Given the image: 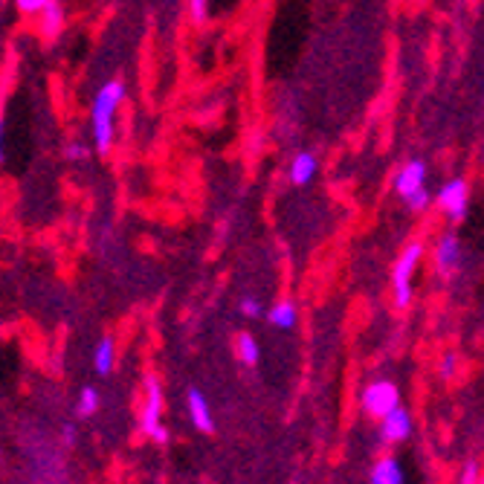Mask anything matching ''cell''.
Listing matches in <instances>:
<instances>
[{
	"instance_id": "cell-6",
	"label": "cell",
	"mask_w": 484,
	"mask_h": 484,
	"mask_svg": "<svg viewBox=\"0 0 484 484\" xmlns=\"http://www.w3.org/2000/svg\"><path fill=\"white\" fill-rule=\"evenodd\" d=\"M412 435V415L398 406L380 421V441L383 444H403Z\"/></svg>"
},
{
	"instance_id": "cell-18",
	"label": "cell",
	"mask_w": 484,
	"mask_h": 484,
	"mask_svg": "<svg viewBox=\"0 0 484 484\" xmlns=\"http://www.w3.org/2000/svg\"><path fill=\"white\" fill-rule=\"evenodd\" d=\"M438 374H441V380H453L456 374H458V354H444L441 362H438Z\"/></svg>"
},
{
	"instance_id": "cell-11",
	"label": "cell",
	"mask_w": 484,
	"mask_h": 484,
	"mask_svg": "<svg viewBox=\"0 0 484 484\" xmlns=\"http://www.w3.org/2000/svg\"><path fill=\"white\" fill-rule=\"evenodd\" d=\"M406 476L401 470V461L392 458V456H383L380 461H374V467L369 472V481L371 484H401Z\"/></svg>"
},
{
	"instance_id": "cell-5",
	"label": "cell",
	"mask_w": 484,
	"mask_h": 484,
	"mask_svg": "<svg viewBox=\"0 0 484 484\" xmlns=\"http://www.w3.org/2000/svg\"><path fill=\"white\" fill-rule=\"evenodd\" d=\"M160 415H163V389H160L157 377H148L146 380V403H142V409H139V429L148 438L163 426Z\"/></svg>"
},
{
	"instance_id": "cell-3",
	"label": "cell",
	"mask_w": 484,
	"mask_h": 484,
	"mask_svg": "<svg viewBox=\"0 0 484 484\" xmlns=\"http://www.w3.org/2000/svg\"><path fill=\"white\" fill-rule=\"evenodd\" d=\"M360 403H362V412H366L369 417L383 421L392 409H398L401 406V392L392 380H371L369 386L362 389Z\"/></svg>"
},
{
	"instance_id": "cell-22",
	"label": "cell",
	"mask_w": 484,
	"mask_h": 484,
	"mask_svg": "<svg viewBox=\"0 0 484 484\" xmlns=\"http://www.w3.org/2000/svg\"><path fill=\"white\" fill-rule=\"evenodd\" d=\"M47 4H52V0H15L18 12H24V15H38Z\"/></svg>"
},
{
	"instance_id": "cell-19",
	"label": "cell",
	"mask_w": 484,
	"mask_h": 484,
	"mask_svg": "<svg viewBox=\"0 0 484 484\" xmlns=\"http://www.w3.org/2000/svg\"><path fill=\"white\" fill-rule=\"evenodd\" d=\"M91 157V148L84 146V142H70V146H64V160L67 163H82Z\"/></svg>"
},
{
	"instance_id": "cell-13",
	"label": "cell",
	"mask_w": 484,
	"mask_h": 484,
	"mask_svg": "<svg viewBox=\"0 0 484 484\" xmlns=\"http://www.w3.org/2000/svg\"><path fill=\"white\" fill-rule=\"evenodd\" d=\"M267 322L273 328H282V331H290V328L299 322V307H296V302H290V299H282L267 311Z\"/></svg>"
},
{
	"instance_id": "cell-24",
	"label": "cell",
	"mask_w": 484,
	"mask_h": 484,
	"mask_svg": "<svg viewBox=\"0 0 484 484\" xmlns=\"http://www.w3.org/2000/svg\"><path fill=\"white\" fill-rule=\"evenodd\" d=\"M75 438H79V432H75V426H73V424L64 426V432H61V441H64V447H75Z\"/></svg>"
},
{
	"instance_id": "cell-16",
	"label": "cell",
	"mask_w": 484,
	"mask_h": 484,
	"mask_svg": "<svg viewBox=\"0 0 484 484\" xmlns=\"http://www.w3.org/2000/svg\"><path fill=\"white\" fill-rule=\"evenodd\" d=\"M96 409H99V392H96L93 386L82 389V394H79V406H75V412H79V417H91V415H96Z\"/></svg>"
},
{
	"instance_id": "cell-17",
	"label": "cell",
	"mask_w": 484,
	"mask_h": 484,
	"mask_svg": "<svg viewBox=\"0 0 484 484\" xmlns=\"http://www.w3.org/2000/svg\"><path fill=\"white\" fill-rule=\"evenodd\" d=\"M429 203H432V192H429L426 186H424V189H417V192H412L409 197H406V206H409L412 212H426Z\"/></svg>"
},
{
	"instance_id": "cell-10",
	"label": "cell",
	"mask_w": 484,
	"mask_h": 484,
	"mask_svg": "<svg viewBox=\"0 0 484 484\" xmlns=\"http://www.w3.org/2000/svg\"><path fill=\"white\" fill-rule=\"evenodd\" d=\"M186 403H189L192 424L201 429V432H212L215 421H212V412H209V401L203 398V392L201 389H189V394H186Z\"/></svg>"
},
{
	"instance_id": "cell-14",
	"label": "cell",
	"mask_w": 484,
	"mask_h": 484,
	"mask_svg": "<svg viewBox=\"0 0 484 484\" xmlns=\"http://www.w3.org/2000/svg\"><path fill=\"white\" fill-rule=\"evenodd\" d=\"M114 362H116V345H114V337L99 339L96 354H93V369H96L99 374H111Z\"/></svg>"
},
{
	"instance_id": "cell-21",
	"label": "cell",
	"mask_w": 484,
	"mask_h": 484,
	"mask_svg": "<svg viewBox=\"0 0 484 484\" xmlns=\"http://www.w3.org/2000/svg\"><path fill=\"white\" fill-rule=\"evenodd\" d=\"M238 311H241V316H247V319H258L264 313L261 311V302L252 299V296H244V299L238 302Z\"/></svg>"
},
{
	"instance_id": "cell-4",
	"label": "cell",
	"mask_w": 484,
	"mask_h": 484,
	"mask_svg": "<svg viewBox=\"0 0 484 484\" xmlns=\"http://www.w3.org/2000/svg\"><path fill=\"white\" fill-rule=\"evenodd\" d=\"M438 206H441V212L449 218V221H461V218L467 215V206H470V189L467 183L456 178L441 186V192H438Z\"/></svg>"
},
{
	"instance_id": "cell-2",
	"label": "cell",
	"mask_w": 484,
	"mask_h": 484,
	"mask_svg": "<svg viewBox=\"0 0 484 484\" xmlns=\"http://www.w3.org/2000/svg\"><path fill=\"white\" fill-rule=\"evenodd\" d=\"M424 250H426L424 241H412L392 267V290H394V307H398V311L412 305V276L424 258Z\"/></svg>"
},
{
	"instance_id": "cell-25",
	"label": "cell",
	"mask_w": 484,
	"mask_h": 484,
	"mask_svg": "<svg viewBox=\"0 0 484 484\" xmlns=\"http://www.w3.org/2000/svg\"><path fill=\"white\" fill-rule=\"evenodd\" d=\"M151 441H157V444H169V429H166V426H160L157 432L151 435Z\"/></svg>"
},
{
	"instance_id": "cell-8",
	"label": "cell",
	"mask_w": 484,
	"mask_h": 484,
	"mask_svg": "<svg viewBox=\"0 0 484 484\" xmlns=\"http://www.w3.org/2000/svg\"><path fill=\"white\" fill-rule=\"evenodd\" d=\"M458 261H461V241L453 233L438 238V244H435V270L441 273V276H449V273L458 267Z\"/></svg>"
},
{
	"instance_id": "cell-1",
	"label": "cell",
	"mask_w": 484,
	"mask_h": 484,
	"mask_svg": "<svg viewBox=\"0 0 484 484\" xmlns=\"http://www.w3.org/2000/svg\"><path fill=\"white\" fill-rule=\"evenodd\" d=\"M123 99H125L123 82H107L93 99L91 123H93V142H96L99 154H111V148H114V119H116L119 105H123Z\"/></svg>"
},
{
	"instance_id": "cell-12",
	"label": "cell",
	"mask_w": 484,
	"mask_h": 484,
	"mask_svg": "<svg viewBox=\"0 0 484 484\" xmlns=\"http://www.w3.org/2000/svg\"><path fill=\"white\" fill-rule=\"evenodd\" d=\"M316 169H319V163H316L313 154L311 151H299L290 163V183L293 186H307L316 178Z\"/></svg>"
},
{
	"instance_id": "cell-20",
	"label": "cell",
	"mask_w": 484,
	"mask_h": 484,
	"mask_svg": "<svg viewBox=\"0 0 484 484\" xmlns=\"http://www.w3.org/2000/svg\"><path fill=\"white\" fill-rule=\"evenodd\" d=\"M479 479H481L479 461H464V464H461V472H458V481L461 484H476Z\"/></svg>"
},
{
	"instance_id": "cell-26",
	"label": "cell",
	"mask_w": 484,
	"mask_h": 484,
	"mask_svg": "<svg viewBox=\"0 0 484 484\" xmlns=\"http://www.w3.org/2000/svg\"><path fill=\"white\" fill-rule=\"evenodd\" d=\"M481 163H484V151H481Z\"/></svg>"
},
{
	"instance_id": "cell-15",
	"label": "cell",
	"mask_w": 484,
	"mask_h": 484,
	"mask_svg": "<svg viewBox=\"0 0 484 484\" xmlns=\"http://www.w3.org/2000/svg\"><path fill=\"white\" fill-rule=\"evenodd\" d=\"M235 354H238V360L244 362L247 369H252V366H258V357H261V351H258V343H256V337L252 334H241L238 339H235Z\"/></svg>"
},
{
	"instance_id": "cell-7",
	"label": "cell",
	"mask_w": 484,
	"mask_h": 484,
	"mask_svg": "<svg viewBox=\"0 0 484 484\" xmlns=\"http://www.w3.org/2000/svg\"><path fill=\"white\" fill-rule=\"evenodd\" d=\"M424 183H426V166L421 160H409L398 174H394V192H398L403 201L412 192L424 189Z\"/></svg>"
},
{
	"instance_id": "cell-23",
	"label": "cell",
	"mask_w": 484,
	"mask_h": 484,
	"mask_svg": "<svg viewBox=\"0 0 484 484\" xmlns=\"http://www.w3.org/2000/svg\"><path fill=\"white\" fill-rule=\"evenodd\" d=\"M209 0H189V15L194 24H206V18H209V9H206Z\"/></svg>"
},
{
	"instance_id": "cell-9",
	"label": "cell",
	"mask_w": 484,
	"mask_h": 484,
	"mask_svg": "<svg viewBox=\"0 0 484 484\" xmlns=\"http://www.w3.org/2000/svg\"><path fill=\"white\" fill-rule=\"evenodd\" d=\"M64 20H67V12H64V6L59 0H52V4H47L38 12V32L47 41H52L64 29Z\"/></svg>"
}]
</instances>
